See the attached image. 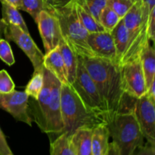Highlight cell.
Returning <instances> with one entry per match:
<instances>
[{
    "instance_id": "obj_22",
    "label": "cell",
    "mask_w": 155,
    "mask_h": 155,
    "mask_svg": "<svg viewBox=\"0 0 155 155\" xmlns=\"http://www.w3.org/2000/svg\"><path fill=\"white\" fill-rule=\"evenodd\" d=\"M51 7V5L47 0H21L20 9L30 14L36 24L39 13L42 11L50 12Z\"/></svg>"
},
{
    "instance_id": "obj_11",
    "label": "cell",
    "mask_w": 155,
    "mask_h": 155,
    "mask_svg": "<svg viewBox=\"0 0 155 155\" xmlns=\"http://www.w3.org/2000/svg\"><path fill=\"white\" fill-rule=\"evenodd\" d=\"M36 24L46 54L58 47L62 39L58 21L51 12L42 11L39 13Z\"/></svg>"
},
{
    "instance_id": "obj_3",
    "label": "cell",
    "mask_w": 155,
    "mask_h": 155,
    "mask_svg": "<svg viewBox=\"0 0 155 155\" xmlns=\"http://www.w3.org/2000/svg\"><path fill=\"white\" fill-rule=\"evenodd\" d=\"M50 12L57 18L62 38L71 49L81 58L94 57L87 42L89 33L80 21L74 0L64 7L51 5Z\"/></svg>"
},
{
    "instance_id": "obj_19",
    "label": "cell",
    "mask_w": 155,
    "mask_h": 155,
    "mask_svg": "<svg viewBox=\"0 0 155 155\" xmlns=\"http://www.w3.org/2000/svg\"><path fill=\"white\" fill-rule=\"evenodd\" d=\"M122 19L129 32L136 31L143 24L148 23V20H145L143 18L141 0L133 5Z\"/></svg>"
},
{
    "instance_id": "obj_17",
    "label": "cell",
    "mask_w": 155,
    "mask_h": 155,
    "mask_svg": "<svg viewBox=\"0 0 155 155\" xmlns=\"http://www.w3.org/2000/svg\"><path fill=\"white\" fill-rule=\"evenodd\" d=\"M109 135L107 124H101L92 130V154L105 155L109 147Z\"/></svg>"
},
{
    "instance_id": "obj_33",
    "label": "cell",
    "mask_w": 155,
    "mask_h": 155,
    "mask_svg": "<svg viewBox=\"0 0 155 155\" xmlns=\"http://www.w3.org/2000/svg\"><path fill=\"white\" fill-rule=\"evenodd\" d=\"M0 155H13L1 129H0Z\"/></svg>"
},
{
    "instance_id": "obj_37",
    "label": "cell",
    "mask_w": 155,
    "mask_h": 155,
    "mask_svg": "<svg viewBox=\"0 0 155 155\" xmlns=\"http://www.w3.org/2000/svg\"><path fill=\"white\" fill-rule=\"evenodd\" d=\"M4 1L7 2L9 4L12 5L15 7H16L18 9L21 8V0H4Z\"/></svg>"
},
{
    "instance_id": "obj_6",
    "label": "cell",
    "mask_w": 155,
    "mask_h": 155,
    "mask_svg": "<svg viewBox=\"0 0 155 155\" xmlns=\"http://www.w3.org/2000/svg\"><path fill=\"white\" fill-rule=\"evenodd\" d=\"M4 36L6 40L13 41L25 53L33 64L34 72L43 71L44 54L30 37V33L24 32L18 26L8 24L5 29Z\"/></svg>"
},
{
    "instance_id": "obj_28",
    "label": "cell",
    "mask_w": 155,
    "mask_h": 155,
    "mask_svg": "<svg viewBox=\"0 0 155 155\" xmlns=\"http://www.w3.org/2000/svg\"><path fill=\"white\" fill-rule=\"evenodd\" d=\"M0 59L9 66L15 64V60L12 48L8 40L0 39Z\"/></svg>"
},
{
    "instance_id": "obj_35",
    "label": "cell",
    "mask_w": 155,
    "mask_h": 155,
    "mask_svg": "<svg viewBox=\"0 0 155 155\" xmlns=\"http://www.w3.org/2000/svg\"><path fill=\"white\" fill-rule=\"evenodd\" d=\"M73 0H49V3L53 7H64L71 2Z\"/></svg>"
},
{
    "instance_id": "obj_27",
    "label": "cell",
    "mask_w": 155,
    "mask_h": 155,
    "mask_svg": "<svg viewBox=\"0 0 155 155\" xmlns=\"http://www.w3.org/2000/svg\"><path fill=\"white\" fill-rule=\"evenodd\" d=\"M134 3L131 0H107V6L123 18Z\"/></svg>"
},
{
    "instance_id": "obj_10",
    "label": "cell",
    "mask_w": 155,
    "mask_h": 155,
    "mask_svg": "<svg viewBox=\"0 0 155 155\" xmlns=\"http://www.w3.org/2000/svg\"><path fill=\"white\" fill-rule=\"evenodd\" d=\"M0 108L8 112L15 120L32 126L33 119L29 113V96L25 92L0 94Z\"/></svg>"
},
{
    "instance_id": "obj_23",
    "label": "cell",
    "mask_w": 155,
    "mask_h": 155,
    "mask_svg": "<svg viewBox=\"0 0 155 155\" xmlns=\"http://www.w3.org/2000/svg\"><path fill=\"white\" fill-rule=\"evenodd\" d=\"M75 6L80 21L81 22L82 25L84 27V28L87 30L88 33H91L104 31V28L101 27L99 22L97 20H95L90 13H89L82 6H80V5L76 2Z\"/></svg>"
},
{
    "instance_id": "obj_16",
    "label": "cell",
    "mask_w": 155,
    "mask_h": 155,
    "mask_svg": "<svg viewBox=\"0 0 155 155\" xmlns=\"http://www.w3.org/2000/svg\"><path fill=\"white\" fill-rule=\"evenodd\" d=\"M58 48L64 64L68 83L71 85L74 83L77 74L78 55L71 49V47L64 40L63 38L59 42Z\"/></svg>"
},
{
    "instance_id": "obj_39",
    "label": "cell",
    "mask_w": 155,
    "mask_h": 155,
    "mask_svg": "<svg viewBox=\"0 0 155 155\" xmlns=\"http://www.w3.org/2000/svg\"><path fill=\"white\" fill-rule=\"evenodd\" d=\"M132 2H133V3H135V2H139V1H140V0H131Z\"/></svg>"
},
{
    "instance_id": "obj_34",
    "label": "cell",
    "mask_w": 155,
    "mask_h": 155,
    "mask_svg": "<svg viewBox=\"0 0 155 155\" xmlns=\"http://www.w3.org/2000/svg\"><path fill=\"white\" fill-rule=\"evenodd\" d=\"M105 155H122L121 154L119 148L117 146L116 144L114 142L109 143L108 149H107V153Z\"/></svg>"
},
{
    "instance_id": "obj_2",
    "label": "cell",
    "mask_w": 155,
    "mask_h": 155,
    "mask_svg": "<svg viewBox=\"0 0 155 155\" xmlns=\"http://www.w3.org/2000/svg\"><path fill=\"white\" fill-rule=\"evenodd\" d=\"M61 111L63 133L72 135L80 127L94 129L105 121L86 109L70 84H61Z\"/></svg>"
},
{
    "instance_id": "obj_30",
    "label": "cell",
    "mask_w": 155,
    "mask_h": 155,
    "mask_svg": "<svg viewBox=\"0 0 155 155\" xmlns=\"http://www.w3.org/2000/svg\"><path fill=\"white\" fill-rule=\"evenodd\" d=\"M131 155H155V145L147 142L136 148Z\"/></svg>"
},
{
    "instance_id": "obj_14",
    "label": "cell",
    "mask_w": 155,
    "mask_h": 155,
    "mask_svg": "<svg viewBox=\"0 0 155 155\" xmlns=\"http://www.w3.org/2000/svg\"><path fill=\"white\" fill-rule=\"evenodd\" d=\"M93 129L80 127L76 130L71 139L77 155L92 154V136Z\"/></svg>"
},
{
    "instance_id": "obj_31",
    "label": "cell",
    "mask_w": 155,
    "mask_h": 155,
    "mask_svg": "<svg viewBox=\"0 0 155 155\" xmlns=\"http://www.w3.org/2000/svg\"><path fill=\"white\" fill-rule=\"evenodd\" d=\"M141 4L143 18L148 20L151 11L155 8V0H141Z\"/></svg>"
},
{
    "instance_id": "obj_5",
    "label": "cell",
    "mask_w": 155,
    "mask_h": 155,
    "mask_svg": "<svg viewBox=\"0 0 155 155\" xmlns=\"http://www.w3.org/2000/svg\"><path fill=\"white\" fill-rule=\"evenodd\" d=\"M72 89L88 110L101 117L106 122V115L98 89L92 77L83 65L81 57L78 56L77 74Z\"/></svg>"
},
{
    "instance_id": "obj_24",
    "label": "cell",
    "mask_w": 155,
    "mask_h": 155,
    "mask_svg": "<svg viewBox=\"0 0 155 155\" xmlns=\"http://www.w3.org/2000/svg\"><path fill=\"white\" fill-rule=\"evenodd\" d=\"M122 18H120L111 8L106 5L99 15L98 22L104 30L111 32Z\"/></svg>"
},
{
    "instance_id": "obj_9",
    "label": "cell",
    "mask_w": 155,
    "mask_h": 155,
    "mask_svg": "<svg viewBox=\"0 0 155 155\" xmlns=\"http://www.w3.org/2000/svg\"><path fill=\"white\" fill-rule=\"evenodd\" d=\"M146 94L136 98L133 110L144 138L155 145V105Z\"/></svg>"
},
{
    "instance_id": "obj_18",
    "label": "cell",
    "mask_w": 155,
    "mask_h": 155,
    "mask_svg": "<svg viewBox=\"0 0 155 155\" xmlns=\"http://www.w3.org/2000/svg\"><path fill=\"white\" fill-rule=\"evenodd\" d=\"M110 33L112 35L115 48H116V61L120 65V62L127 49L129 40V31L126 27L123 19L120 21V22L117 24V26L113 29Z\"/></svg>"
},
{
    "instance_id": "obj_32",
    "label": "cell",
    "mask_w": 155,
    "mask_h": 155,
    "mask_svg": "<svg viewBox=\"0 0 155 155\" xmlns=\"http://www.w3.org/2000/svg\"><path fill=\"white\" fill-rule=\"evenodd\" d=\"M148 39L152 42L155 40V8L150 14L148 21Z\"/></svg>"
},
{
    "instance_id": "obj_12",
    "label": "cell",
    "mask_w": 155,
    "mask_h": 155,
    "mask_svg": "<svg viewBox=\"0 0 155 155\" xmlns=\"http://www.w3.org/2000/svg\"><path fill=\"white\" fill-rule=\"evenodd\" d=\"M87 42L95 57L103 58L116 61V48L112 35L110 32L104 30L89 33Z\"/></svg>"
},
{
    "instance_id": "obj_36",
    "label": "cell",
    "mask_w": 155,
    "mask_h": 155,
    "mask_svg": "<svg viewBox=\"0 0 155 155\" xmlns=\"http://www.w3.org/2000/svg\"><path fill=\"white\" fill-rule=\"evenodd\" d=\"M154 91H155V80H154V81L152 82V83L151 84V86H149V88L147 89L146 92H145V94L148 95V98L155 102V92Z\"/></svg>"
},
{
    "instance_id": "obj_4",
    "label": "cell",
    "mask_w": 155,
    "mask_h": 155,
    "mask_svg": "<svg viewBox=\"0 0 155 155\" xmlns=\"http://www.w3.org/2000/svg\"><path fill=\"white\" fill-rule=\"evenodd\" d=\"M106 124L110 137L122 155H131L144 144L145 138L133 110L114 115Z\"/></svg>"
},
{
    "instance_id": "obj_40",
    "label": "cell",
    "mask_w": 155,
    "mask_h": 155,
    "mask_svg": "<svg viewBox=\"0 0 155 155\" xmlns=\"http://www.w3.org/2000/svg\"><path fill=\"white\" fill-rule=\"evenodd\" d=\"M47 1H48V2H49V0H47Z\"/></svg>"
},
{
    "instance_id": "obj_20",
    "label": "cell",
    "mask_w": 155,
    "mask_h": 155,
    "mask_svg": "<svg viewBox=\"0 0 155 155\" xmlns=\"http://www.w3.org/2000/svg\"><path fill=\"white\" fill-rule=\"evenodd\" d=\"M2 3V20L7 25H15L19 27L25 33H29L28 28L23 19L22 16L18 12V9L12 5L9 4L4 0H0Z\"/></svg>"
},
{
    "instance_id": "obj_26",
    "label": "cell",
    "mask_w": 155,
    "mask_h": 155,
    "mask_svg": "<svg viewBox=\"0 0 155 155\" xmlns=\"http://www.w3.org/2000/svg\"><path fill=\"white\" fill-rule=\"evenodd\" d=\"M98 21L99 15L102 9L107 5V0H74Z\"/></svg>"
},
{
    "instance_id": "obj_29",
    "label": "cell",
    "mask_w": 155,
    "mask_h": 155,
    "mask_svg": "<svg viewBox=\"0 0 155 155\" xmlns=\"http://www.w3.org/2000/svg\"><path fill=\"white\" fill-rule=\"evenodd\" d=\"M15 83L5 70L0 71V94H6L15 90Z\"/></svg>"
},
{
    "instance_id": "obj_1",
    "label": "cell",
    "mask_w": 155,
    "mask_h": 155,
    "mask_svg": "<svg viewBox=\"0 0 155 155\" xmlns=\"http://www.w3.org/2000/svg\"><path fill=\"white\" fill-rule=\"evenodd\" d=\"M83 65L98 89L106 115V124L114 115L130 111L121 77V66L116 61L99 57L81 58Z\"/></svg>"
},
{
    "instance_id": "obj_21",
    "label": "cell",
    "mask_w": 155,
    "mask_h": 155,
    "mask_svg": "<svg viewBox=\"0 0 155 155\" xmlns=\"http://www.w3.org/2000/svg\"><path fill=\"white\" fill-rule=\"evenodd\" d=\"M50 155H77L71 142V135L62 133L51 141Z\"/></svg>"
},
{
    "instance_id": "obj_7",
    "label": "cell",
    "mask_w": 155,
    "mask_h": 155,
    "mask_svg": "<svg viewBox=\"0 0 155 155\" xmlns=\"http://www.w3.org/2000/svg\"><path fill=\"white\" fill-rule=\"evenodd\" d=\"M61 82L53 75L51 98L39 129L48 135L59 136L63 133L61 111Z\"/></svg>"
},
{
    "instance_id": "obj_13",
    "label": "cell",
    "mask_w": 155,
    "mask_h": 155,
    "mask_svg": "<svg viewBox=\"0 0 155 155\" xmlns=\"http://www.w3.org/2000/svg\"><path fill=\"white\" fill-rule=\"evenodd\" d=\"M43 66L48 70L61 84H69L67 79L66 69L58 45L51 51L44 54Z\"/></svg>"
},
{
    "instance_id": "obj_8",
    "label": "cell",
    "mask_w": 155,
    "mask_h": 155,
    "mask_svg": "<svg viewBox=\"0 0 155 155\" xmlns=\"http://www.w3.org/2000/svg\"><path fill=\"white\" fill-rule=\"evenodd\" d=\"M121 77L124 91L128 96L138 98L146 92L145 75L139 56L121 66Z\"/></svg>"
},
{
    "instance_id": "obj_25",
    "label": "cell",
    "mask_w": 155,
    "mask_h": 155,
    "mask_svg": "<svg viewBox=\"0 0 155 155\" xmlns=\"http://www.w3.org/2000/svg\"><path fill=\"white\" fill-rule=\"evenodd\" d=\"M42 86H43V71L34 72L33 77L27 83L24 92L33 100H37Z\"/></svg>"
},
{
    "instance_id": "obj_38",
    "label": "cell",
    "mask_w": 155,
    "mask_h": 155,
    "mask_svg": "<svg viewBox=\"0 0 155 155\" xmlns=\"http://www.w3.org/2000/svg\"><path fill=\"white\" fill-rule=\"evenodd\" d=\"M6 26H7V24H6L1 19V18H0V39H1L2 35H4L5 29Z\"/></svg>"
},
{
    "instance_id": "obj_15",
    "label": "cell",
    "mask_w": 155,
    "mask_h": 155,
    "mask_svg": "<svg viewBox=\"0 0 155 155\" xmlns=\"http://www.w3.org/2000/svg\"><path fill=\"white\" fill-rule=\"evenodd\" d=\"M142 70L145 79L146 91L152 82L155 80V51L154 47L147 42L139 54Z\"/></svg>"
}]
</instances>
